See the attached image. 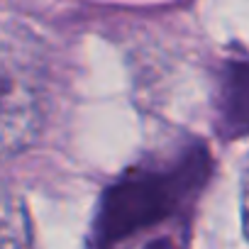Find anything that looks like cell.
<instances>
[{"instance_id":"obj_1","label":"cell","mask_w":249,"mask_h":249,"mask_svg":"<svg viewBox=\"0 0 249 249\" xmlns=\"http://www.w3.org/2000/svg\"><path fill=\"white\" fill-rule=\"evenodd\" d=\"M213 174L208 147L191 144L124 171L98 203L90 244H164L188 227Z\"/></svg>"},{"instance_id":"obj_2","label":"cell","mask_w":249,"mask_h":249,"mask_svg":"<svg viewBox=\"0 0 249 249\" xmlns=\"http://www.w3.org/2000/svg\"><path fill=\"white\" fill-rule=\"evenodd\" d=\"M47 117V88L27 61L0 56V161L25 149Z\"/></svg>"},{"instance_id":"obj_3","label":"cell","mask_w":249,"mask_h":249,"mask_svg":"<svg viewBox=\"0 0 249 249\" xmlns=\"http://www.w3.org/2000/svg\"><path fill=\"white\" fill-rule=\"evenodd\" d=\"M220 117L230 135H249V61L227 66L220 86Z\"/></svg>"},{"instance_id":"obj_4","label":"cell","mask_w":249,"mask_h":249,"mask_svg":"<svg viewBox=\"0 0 249 249\" xmlns=\"http://www.w3.org/2000/svg\"><path fill=\"white\" fill-rule=\"evenodd\" d=\"M30 242V222L22 203L0 191V247H18Z\"/></svg>"}]
</instances>
